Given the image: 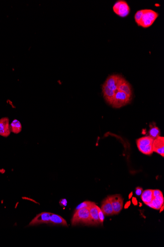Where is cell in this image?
I'll return each mask as SVG.
<instances>
[{
    "instance_id": "obj_23",
    "label": "cell",
    "mask_w": 164,
    "mask_h": 247,
    "mask_svg": "<svg viewBox=\"0 0 164 247\" xmlns=\"http://www.w3.org/2000/svg\"><path fill=\"white\" fill-rule=\"evenodd\" d=\"M163 195L162 192L160 190L156 189V190H153V196L154 197H156V196H160V195Z\"/></svg>"
},
{
    "instance_id": "obj_12",
    "label": "cell",
    "mask_w": 164,
    "mask_h": 247,
    "mask_svg": "<svg viewBox=\"0 0 164 247\" xmlns=\"http://www.w3.org/2000/svg\"><path fill=\"white\" fill-rule=\"evenodd\" d=\"M102 90L103 95L105 101L109 105H112L115 96V91L109 88L104 83H103L102 86Z\"/></svg>"
},
{
    "instance_id": "obj_24",
    "label": "cell",
    "mask_w": 164,
    "mask_h": 247,
    "mask_svg": "<svg viewBox=\"0 0 164 247\" xmlns=\"http://www.w3.org/2000/svg\"><path fill=\"white\" fill-rule=\"evenodd\" d=\"M143 191V189L140 188V187H137V188L136 189V194L137 195H138V196H140V195H141L142 194Z\"/></svg>"
},
{
    "instance_id": "obj_7",
    "label": "cell",
    "mask_w": 164,
    "mask_h": 247,
    "mask_svg": "<svg viewBox=\"0 0 164 247\" xmlns=\"http://www.w3.org/2000/svg\"><path fill=\"white\" fill-rule=\"evenodd\" d=\"M50 214L51 213L48 212H43L37 214L30 223L29 226H33L43 224H50Z\"/></svg>"
},
{
    "instance_id": "obj_2",
    "label": "cell",
    "mask_w": 164,
    "mask_h": 247,
    "mask_svg": "<svg viewBox=\"0 0 164 247\" xmlns=\"http://www.w3.org/2000/svg\"><path fill=\"white\" fill-rule=\"evenodd\" d=\"M154 139L147 136L143 137L136 140L137 146L138 150L146 155H150L153 154L152 143Z\"/></svg>"
},
{
    "instance_id": "obj_27",
    "label": "cell",
    "mask_w": 164,
    "mask_h": 247,
    "mask_svg": "<svg viewBox=\"0 0 164 247\" xmlns=\"http://www.w3.org/2000/svg\"><path fill=\"white\" fill-rule=\"evenodd\" d=\"M130 204H131L130 201L128 202H127V203H126V204H125V208H128V207L130 206Z\"/></svg>"
},
{
    "instance_id": "obj_5",
    "label": "cell",
    "mask_w": 164,
    "mask_h": 247,
    "mask_svg": "<svg viewBox=\"0 0 164 247\" xmlns=\"http://www.w3.org/2000/svg\"><path fill=\"white\" fill-rule=\"evenodd\" d=\"M113 10L116 15L122 18L127 17L130 13V8L124 0L117 1L113 6Z\"/></svg>"
},
{
    "instance_id": "obj_17",
    "label": "cell",
    "mask_w": 164,
    "mask_h": 247,
    "mask_svg": "<svg viewBox=\"0 0 164 247\" xmlns=\"http://www.w3.org/2000/svg\"><path fill=\"white\" fill-rule=\"evenodd\" d=\"M141 198L145 204H148L150 203L153 198V190L147 189L143 191L141 194Z\"/></svg>"
},
{
    "instance_id": "obj_26",
    "label": "cell",
    "mask_w": 164,
    "mask_h": 247,
    "mask_svg": "<svg viewBox=\"0 0 164 247\" xmlns=\"http://www.w3.org/2000/svg\"><path fill=\"white\" fill-rule=\"evenodd\" d=\"M132 201H133V204H134V205H136L137 204L138 202L136 198H133V199H132Z\"/></svg>"
},
{
    "instance_id": "obj_22",
    "label": "cell",
    "mask_w": 164,
    "mask_h": 247,
    "mask_svg": "<svg viewBox=\"0 0 164 247\" xmlns=\"http://www.w3.org/2000/svg\"><path fill=\"white\" fill-rule=\"evenodd\" d=\"M98 213V217H99V221L101 224H103L104 219V214L102 211H101L100 208L97 206Z\"/></svg>"
},
{
    "instance_id": "obj_4",
    "label": "cell",
    "mask_w": 164,
    "mask_h": 247,
    "mask_svg": "<svg viewBox=\"0 0 164 247\" xmlns=\"http://www.w3.org/2000/svg\"><path fill=\"white\" fill-rule=\"evenodd\" d=\"M132 98V97H130L124 92L118 90L115 92L114 99L111 106L114 108H120L130 104L131 102Z\"/></svg>"
},
{
    "instance_id": "obj_14",
    "label": "cell",
    "mask_w": 164,
    "mask_h": 247,
    "mask_svg": "<svg viewBox=\"0 0 164 247\" xmlns=\"http://www.w3.org/2000/svg\"><path fill=\"white\" fill-rule=\"evenodd\" d=\"M101 210L105 216H112L114 214L112 204L108 197L104 200L102 202Z\"/></svg>"
},
{
    "instance_id": "obj_16",
    "label": "cell",
    "mask_w": 164,
    "mask_h": 247,
    "mask_svg": "<svg viewBox=\"0 0 164 247\" xmlns=\"http://www.w3.org/2000/svg\"><path fill=\"white\" fill-rule=\"evenodd\" d=\"M147 205L156 210L160 209L162 205H164V197L163 195L154 197L151 202Z\"/></svg>"
},
{
    "instance_id": "obj_28",
    "label": "cell",
    "mask_w": 164,
    "mask_h": 247,
    "mask_svg": "<svg viewBox=\"0 0 164 247\" xmlns=\"http://www.w3.org/2000/svg\"><path fill=\"white\" fill-rule=\"evenodd\" d=\"M163 209H164V205H162V206L160 208V212L163 211Z\"/></svg>"
},
{
    "instance_id": "obj_8",
    "label": "cell",
    "mask_w": 164,
    "mask_h": 247,
    "mask_svg": "<svg viewBox=\"0 0 164 247\" xmlns=\"http://www.w3.org/2000/svg\"><path fill=\"white\" fill-rule=\"evenodd\" d=\"M121 75L118 74H113L107 78L105 83H104L106 86L114 91H118V85L121 78Z\"/></svg>"
},
{
    "instance_id": "obj_11",
    "label": "cell",
    "mask_w": 164,
    "mask_h": 247,
    "mask_svg": "<svg viewBox=\"0 0 164 247\" xmlns=\"http://www.w3.org/2000/svg\"><path fill=\"white\" fill-rule=\"evenodd\" d=\"M9 122V118L7 117L0 119V135L2 136L7 137L11 134Z\"/></svg>"
},
{
    "instance_id": "obj_13",
    "label": "cell",
    "mask_w": 164,
    "mask_h": 247,
    "mask_svg": "<svg viewBox=\"0 0 164 247\" xmlns=\"http://www.w3.org/2000/svg\"><path fill=\"white\" fill-rule=\"evenodd\" d=\"M89 209L91 219V225H98L100 223L98 217L97 206L93 202V204L89 208Z\"/></svg>"
},
{
    "instance_id": "obj_15",
    "label": "cell",
    "mask_w": 164,
    "mask_h": 247,
    "mask_svg": "<svg viewBox=\"0 0 164 247\" xmlns=\"http://www.w3.org/2000/svg\"><path fill=\"white\" fill-rule=\"evenodd\" d=\"M50 224H53L55 225L68 226L67 221L59 215L54 214L51 213L50 214Z\"/></svg>"
},
{
    "instance_id": "obj_10",
    "label": "cell",
    "mask_w": 164,
    "mask_h": 247,
    "mask_svg": "<svg viewBox=\"0 0 164 247\" xmlns=\"http://www.w3.org/2000/svg\"><path fill=\"white\" fill-rule=\"evenodd\" d=\"M153 152L157 153L160 155L164 156V137L159 136L154 139L152 143Z\"/></svg>"
},
{
    "instance_id": "obj_3",
    "label": "cell",
    "mask_w": 164,
    "mask_h": 247,
    "mask_svg": "<svg viewBox=\"0 0 164 247\" xmlns=\"http://www.w3.org/2000/svg\"><path fill=\"white\" fill-rule=\"evenodd\" d=\"M159 17V13L150 9H143V13L140 21L139 26L147 28L150 27Z\"/></svg>"
},
{
    "instance_id": "obj_6",
    "label": "cell",
    "mask_w": 164,
    "mask_h": 247,
    "mask_svg": "<svg viewBox=\"0 0 164 247\" xmlns=\"http://www.w3.org/2000/svg\"><path fill=\"white\" fill-rule=\"evenodd\" d=\"M108 197L112 204L114 214L119 213L122 210L124 204V199L122 198L121 195L118 194L114 195Z\"/></svg>"
},
{
    "instance_id": "obj_25",
    "label": "cell",
    "mask_w": 164,
    "mask_h": 247,
    "mask_svg": "<svg viewBox=\"0 0 164 247\" xmlns=\"http://www.w3.org/2000/svg\"><path fill=\"white\" fill-rule=\"evenodd\" d=\"M59 204L62 206L65 207L68 204V201L65 199H62L59 201Z\"/></svg>"
},
{
    "instance_id": "obj_1",
    "label": "cell",
    "mask_w": 164,
    "mask_h": 247,
    "mask_svg": "<svg viewBox=\"0 0 164 247\" xmlns=\"http://www.w3.org/2000/svg\"><path fill=\"white\" fill-rule=\"evenodd\" d=\"M71 224L72 226L80 224L91 225V219L89 208H83L76 210L71 220Z\"/></svg>"
},
{
    "instance_id": "obj_9",
    "label": "cell",
    "mask_w": 164,
    "mask_h": 247,
    "mask_svg": "<svg viewBox=\"0 0 164 247\" xmlns=\"http://www.w3.org/2000/svg\"><path fill=\"white\" fill-rule=\"evenodd\" d=\"M118 91L124 92L130 97H132L133 90L131 84L121 76L118 88Z\"/></svg>"
},
{
    "instance_id": "obj_19",
    "label": "cell",
    "mask_w": 164,
    "mask_h": 247,
    "mask_svg": "<svg viewBox=\"0 0 164 247\" xmlns=\"http://www.w3.org/2000/svg\"><path fill=\"white\" fill-rule=\"evenodd\" d=\"M149 136L155 139L160 135V130L158 127H153L149 130Z\"/></svg>"
},
{
    "instance_id": "obj_21",
    "label": "cell",
    "mask_w": 164,
    "mask_h": 247,
    "mask_svg": "<svg viewBox=\"0 0 164 247\" xmlns=\"http://www.w3.org/2000/svg\"><path fill=\"white\" fill-rule=\"evenodd\" d=\"M93 202L91 201H85L81 204L78 205L76 208V210H79V209H83V208H89L91 205L93 204Z\"/></svg>"
},
{
    "instance_id": "obj_20",
    "label": "cell",
    "mask_w": 164,
    "mask_h": 247,
    "mask_svg": "<svg viewBox=\"0 0 164 247\" xmlns=\"http://www.w3.org/2000/svg\"><path fill=\"white\" fill-rule=\"evenodd\" d=\"M143 13V9H141V10L137 11L135 13V16H134L135 22H136L138 26H139V24H140Z\"/></svg>"
},
{
    "instance_id": "obj_18",
    "label": "cell",
    "mask_w": 164,
    "mask_h": 247,
    "mask_svg": "<svg viewBox=\"0 0 164 247\" xmlns=\"http://www.w3.org/2000/svg\"><path fill=\"white\" fill-rule=\"evenodd\" d=\"M10 129L12 132L15 134H18L22 130V125L17 119H14L9 125Z\"/></svg>"
}]
</instances>
